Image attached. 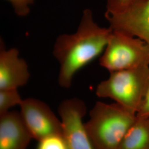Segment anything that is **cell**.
Segmentation results:
<instances>
[{
    "instance_id": "6da1fadb",
    "label": "cell",
    "mask_w": 149,
    "mask_h": 149,
    "mask_svg": "<svg viewBox=\"0 0 149 149\" xmlns=\"http://www.w3.org/2000/svg\"><path fill=\"white\" fill-rule=\"evenodd\" d=\"M112 32L110 27H100L94 21L92 11L86 9L74 33L57 38L53 53L60 65V87L70 88L74 75L103 53Z\"/></svg>"
},
{
    "instance_id": "7a4b0ae2",
    "label": "cell",
    "mask_w": 149,
    "mask_h": 149,
    "mask_svg": "<svg viewBox=\"0 0 149 149\" xmlns=\"http://www.w3.org/2000/svg\"><path fill=\"white\" fill-rule=\"evenodd\" d=\"M84 123L95 149H118L123 138L135 122L136 114L117 103L97 102Z\"/></svg>"
},
{
    "instance_id": "3957f363",
    "label": "cell",
    "mask_w": 149,
    "mask_h": 149,
    "mask_svg": "<svg viewBox=\"0 0 149 149\" xmlns=\"http://www.w3.org/2000/svg\"><path fill=\"white\" fill-rule=\"evenodd\" d=\"M149 87V66L110 72L97 86L100 98H110L137 115Z\"/></svg>"
},
{
    "instance_id": "277c9868",
    "label": "cell",
    "mask_w": 149,
    "mask_h": 149,
    "mask_svg": "<svg viewBox=\"0 0 149 149\" xmlns=\"http://www.w3.org/2000/svg\"><path fill=\"white\" fill-rule=\"evenodd\" d=\"M100 65L110 72L149 66V45L140 38L112 30Z\"/></svg>"
},
{
    "instance_id": "5b68a950",
    "label": "cell",
    "mask_w": 149,
    "mask_h": 149,
    "mask_svg": "<svg viewBox=\"0 0 149 149\" xmlns=\"http://www.w3.org/2000/svg\"><path fill=\"white\" fill-rule=\"evenodd\" d=\"M19 107L22 119L33 139L39 141L54 135H65L61 120L45 102L28 98Z\"/></svg>"
},
{
    "instance_id": "8992f818",
    "label": "cell",
    "mask_w": 149,
    "mask_h": 149,
    "mask_svg": "<svg viewBox=\"0 0 149 149\" xmlns=\"http://www.w3.org/2000/svg\"><path fill=\"white\" fill-rule=\"evenodd\" d=\"M113 31L144 40L149 45V0H133L124 11L105 13Z\"/></svg>"
},
{
    "instance_id": "52a82bcc",
    "label": "cell",
    "mask_w": 149,
    "mask_h": 149,
    "mask_svg": "<svg viewBox=\"0 0 149 149\" xmlns=\"http://www.w3.org/2000/svg\"><path fill=\"white\" fill-rule=\"evenodd\" d=\"M58 112L70 149H95L83 123L87 113L85 103L78 98L65 100L60 104Z\"/></svg>"
},
{
    "instance_id": "ba28073f",
    "label": "cell",
    "mask_w": 149,
    "mask_h": 149,
    "mask_svg": "<svg viewBox=\"0 0 149 149\" xmlns=\"http://www.w3.org/2000/svg\"><path fill=\"white\" fill-rule=\"evenodd\" d=\"M16 48L6 49L1 41L0 90L18 89L26 85L31 74L25 60L19 57Z\"/></svg>"
},
{
    "instance_id": "9c48e42d",
    "label": "cell",
    "mask_w": 149,
    "mask_h": 149,
    "mask_svg": "<svg viewBox=\"0 0 149 149\" xmlns=\"http://www.w3.org/2000/svg\"><path fill=\"white\" fill-rule=\"evenodd\" d=\"M32 139L20 112L0 116V149H27Z\"/></svg>"
},
{
    "instance_id": "30bf717a",
    "label": "cell",
    "mask_w": 149,
    "mask_h": 149,
    "mask_svg": "<svg viewBox=\"0 0 149 149\" xmlns=\"http://www.w3.org/2000/svg\"><path fill=\"white\" fill-rule=\"evenodd\" d=\"M118 149H149V117L137 116Z\"/></svg>"
},
{
    "instance_id": "8fae6325",
    "label": "cell",
    "mask_w": 149,
    "mask_h": 149,
    "mask_svg": "<svg viewBox=\"0 0 149 149\" xmlns=\"http://www.w3.org/2000/svg\"><path fill=\"white\" fill-rule=\"evenodd\" d=\"M22 101L17 89L0 90V116L10 111L13 107L19 106Z\"/></svg>"
},
{
    "instance_id": "7c38bea8",
    "label": "cell",
    "mask_w": 149,
    "mask_h": 149,
    "mask_svg": "<svg viewBox=\"0 0 149 149\" xmlns=\"http://www.w3.org/2000/svg\"><path fill=\"white\" fill-rule=\"evenodd\" d=\"M37 149H71L65 135H54L38 141Z\"/></svg>"
},
{
    "instance_id": "4fadbf2b",
    "label": "cell",
    "mask_w": 149,
    "mask_h": 149,
    "mask_svg": "<svg viewBox=\"0 0 149 149\" xmlns=\"http://www.w3.org/2000/svg\"><path fill=\"white\" fill-rule=\"evenodd\" d=\"M13 7L16 15L19 17L28 16L31 11V6L35 0H7Z\"/></svg>"
},
{
    "instance_id": "5bb4252c",
    "label": "cell",
    "mask_w": 149,
    "mask_h": 149,
    "mask_svg": "<svg viewBox=\"0 0 149 149\" xmlns=\"http://www.w3.org/2000/svg\"><path fill=\"white\" fill-rule=\"evenodd\" d=\"M133 0H107L106 13H116L124 11Z\"/></svg>"
},
{
    "instance_id": "9a60e30c",
    "label": "cell",
    "mask_w": 149,
    "mask_h": 149,
    "mask_svg": "<svg viewBox=\"0 0 149 149\" xmlns=\"http://www.w3.org/2000/svg\"><path fill=\"white\" fill-rule=\"evenodd\" d=\"M136 116L139 117H149V87Z\"/></svg>"
}]
</instances>
